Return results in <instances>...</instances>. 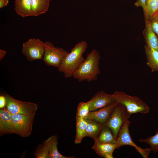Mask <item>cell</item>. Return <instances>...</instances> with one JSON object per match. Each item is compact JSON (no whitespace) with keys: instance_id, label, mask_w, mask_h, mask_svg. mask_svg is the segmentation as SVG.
Instances as JSON below:
<instances>
[{"instance_id":"cell-1","label":"cell","mask_w":158,"mask_h":158,"mask_svg":"<svg viewBox=\"0 0 158 158\" xmlns=\"http://www.w3.org/2000/svg\"><path fill=\"white\" fill-rule=\"evenodd\" d=\"M87 47L86 41L78 42L75 44L62 61L58 70L59 71L63 74L65 78L73 77L74 72L84 61L85 59L83 54Z\"/></svg>"},{"instance_id":"cell-2","label":"cell","mask_w":158,"mask_h":158,"mask_svg":"<svg viewBox=\"0 0 158 158\" xmlns=\"http://www.w3.org/2000/svg\"><path fill=\"white\" fill-rule=\"evenodd\" d=\"M100 58L99 52L95 49H92L87 54L86 59L74 72L73 77L79 82L97 80L100 73L99 64Z\"/></svg>"},{"instance_id":"cell-3","label":"cell","mask_w":158,"mask_h":158,"mask_svg":"<svg viewBox=\"0 0 158 158\" xmlns=\"http://www.w3.org/2000/svg\"><path fill=\"white\" fill-rule=\"evenodd\" d=\"M112 95L116 102L124 105L131 114L138 113L146 114L149 112V106L139 97L122 91H115Z\"/></svg>"},{"instance_id":"cell-4","label":"cell","mask_w":158,"mask_h":158,"mask_svg":"<svg viewBox=\"0 0 158 158\" xmlns=\"http://www.w3.org/2000/svg\"><path fill=\"white\" fill-rule=\"evenodd\" d=\"M131 115L124 105L117 102L105 125L110 129L116 139L122 126L126 121L128 120Z\"/></svg>"},{"instance_id":"cell-5","label":"cell","mask_w":158,"mask_h":158,"mask_svg":"<svg viewBox=\"0 0 158 158\" xmlns=\"http://www.w3.org/2000/svg\"><path fill=\"white\" fill-rule=\"evenodd\" d=\"M130 124V122L128 120L123 124L121 127L116 139V149H119L124 145H130L134 147L143 158H148L152 151L151 149L142 148L133 142L129 130V127Z\"/></svg>"},{"instance_id":"cell-6","label":"cell","mask_w":158,"mask_h":158,"mask_svg":"<svg viewBox=\"0 0 158 158\" xmlns=\"http://www.w3.org/2000/svg\"><path fill=\"white\" fill-rule=\"evenodd\" d=\"M5 96L6 99V108L12 114H35L38 107L36 104L19 100L6 93Z\"/></svg>"},{"instance_id":"cell-7","label":"cell","mask_w":158,"mask_h":158,"mask_svg":"<svg viewBox=\"0 0 158 158\" xmlns=\"http://www.w3.org/2000/svg\"><path fill=\"white\" fill-rule=\"evenodd\" d=\"M43 60L47 66L58 67L69 52L61 48L55 47L49 41L44 42Z\"/></svg>"},{"instance_id":"cell-8","label":"cell","mask_w":158,"mask_h":158,"mask_svg":"<svg viewBox=\"0 0 158 158\" xmlns=\"http://www.w3.org/2000/svg\"><path fill=\"white\" fill-rule=\"evenodd\" d=\"M45 49L44 43L39 38L30 39L23 43L22 52L28 61L43 60Z\"/></svg>"},{"instance_id":"cell-9","label":"cell","mask_w":158,"mask_h":158,"mask_svg":"<svg viewBox=\"0 0 158 158\" xmlns=\"http://www.w3.org/2000/svg\"><path fill=\"white\" fill-rule=\"evenodd\" d=\"M35 115L12 114L14 126L13 133L22 137L29 136L32 132Z\"/></svg>"},{"instance_id":"cell-10","label":"cell","mask_w":158,"mask_h":158,"mask_svg":"<svg viewBox=\"0 0 158 158\" xmlns=\"http://www.w3.org/2000/svg\"><path fill=\"white\" fill-rule=\"evenodd\" d=\"M116 102L112 94H107L103 91L97 92L87 102L90 111L96 110Z\"/></svg>"},{"instance_id":"cell-11","label":"cell","mask_w":158,"mask_h":158,"mask_svg":"<svg viewBox=\"0 0 158 158\" xmlns=\"http://www.w3.org/2000/svg\"><path fill=\"white\" fill-rule=\"evenodd\" d=\"M116 103V102L96 110L90 111L84 118L92 119L104 125L109 119Z\"/></svg>"},{"instance_id":"cell-12","label":"cell","mask_w":158,"mask_h":158,"mask_svg":"<svg viewBox=\"0 0 158 158\" xmlns=\"http://www.w3.org/2000/svg\"><path fill=\"white\" fill-rule=\"evenodd\" d=\"M14 129L12 114L7 108L1 109L0 110V134L14 133Z\"/></svg>"},{"instance_id":"cell-13","label":"cell","mask_w":158,"mask_h":158,"mask_svg":"<svg viewBox=\"0 0 158 158\" xmlns=\"http://www.w3.org/2000/svg\"><path fill=\"white\" fill-rule=\"evenodd\" d=\"M145 27L143 31L146 46L158 50V38L152 29L148 21L145 19Z\"/></svg>"},{"instance_id":"cell-14","label":"cell","mask_w":158,"mask_h":158,"mask_svg":"<svg viewBox=\"0 0 158 158\" xmlns=\"http://www.w3.org/2000/svg\"><path fill=\"white\" fill-rule=\"evenodd\" d=\"M48 148L49 150L48 158H73L74 156L66 157L61 154L58 151L57 145L58 138L57 135H51L43 143Z\"/></svg>"},{"instance_id":"cell-15","label":"cell","mask_w":158,"mask_h":158,"mask_svg":"<svg viewBox=\"0 0 158 158\" xmlns=\"http://www.w3.org/2000/svg\"><path fill=\"white\" fill-rule=\"evenodd\" d=\"M116 143H98L95 142L92 147L95 152L101 157L113 158V153L116 149Z\"/></svg>"},{"instance_id":"cell-16","label":"cell","mask_w":158,"mask_h":158,"mask_svg":"<svg viewBox=\"0 0 158 158\" xmlns=\"http://www.w3.org/2000/svg\"><path fill=\"white\" fill-rule=\"evenodd\" d=\"M14 9L16 13L23 17L33 16L31 0H15Z\"/></svg>"},{"instance_id":"cell-17","label":"cell","mask_w":158,"mask_h":158,"mask_svg":"<svg viewBox=\"0 0 158 158\" xmlns=\"http://www.w3.org/2000/svg\"><path fill=\"white\" fill-rule=\"evenodd\" d=\"M147 64L152 72H158V50L144 46Z\"/></svg>"},{"instance_id":"cell-18","label":"cell","mask_w":158,"mask_h":158,"mask_svg":"<svg viewBox=\"0 0 158 158\" xmlns=\"http://www.w3.org/2000/svg\"><path fill=\"white\" fill-rule=\"evenodd\" d=\"M98 143H116L115 138L110 129L107 126L103 125L99 135L94 140Z\"/></svg>"},{"instance_id":"cell-19","label":"cell","mask_w":158,"mask_h":158,"mask_svg":"<svg viewBox=\"0 0 158 158\" xmlns=\"http://www.w3.org/2000/svg\"><path fill=\"white\" fill-rule=\"evenodd\" d=\"M85 119L86 121L87 124L84 137H90L94 140L99 135L103 125L92 119Z\"/></svg>"},{"instance_id":"cell-20","label":"cell","mask_w":158,"mask_h":158,"mask_svg":"<svg viewBox=\"0 0 158 158\" xmlns=\"http://www.w3.org/2000/svg\"><path fill=\"white\" fill-rule=\"evenodd\" d=\"M50 0H31L32 12L37 16L45 13L48 10Z\"/></svg>"},{"instance_id":"cell-21","label":"cell","mask_w":158,"mask_h":158,"mask_svg":"<svg viewBox=\"0 0 158 158\" xmlns=\"http://www.w3.org/2000/svg\"><path fill=\"white\" fill-rule=\"evenodd\" d=\"M76 135L74 142L76 144L80 143L84 137V135L87 126V123L83 118L76 117Z\"/></svg>"},{"instance_id":"cell-22","label":"cell","mask_w":158,"mask_h":158,"mask_svg":"<svg viewBox=\"0 0 158 158\" xmlns=\"http://www.w3.org/2000/svg\"><path fill=\"white\" fill-rule=\"evenodd\" d=\"M158 14V0H147L146 10L144 14L145 19H148Z\"/></svg>"},{"instance_id":"cell-23","label":"cell","mask_w":158,"mask_h":158,"mask_svg":"<svg viewBox=\"0 0 158 158\" xmlns=\"http://www.w3.org/2000/svg\"><path fill=\"white\" fill-rule=\"evenodd\" d=\"M140 142L146 143L149 144L153 153L158 152V130L154 135H150L145 139L141 138L138 140Z\"/></svg>"},{"instance_id":"cell-24","label":"cell","mask_w":158,"mask_h":158,"mask_svg":"<svg viewBox=\"0 0 158 158\" xmlns=\"http://www.w3.org/2000/svg\"><path fill=\"white\" fill-rule=\"evenodd\" d=\"M90 112L89 105L87 102H80L78 104L76 117L84 118Z\"/></svg>"},{"instance_id":"cell-25","label":"cell","mask_w":158,"mask_h":158,"mask_svg":"<svg viewBox=\"0 0 158 158\" xmlns=\"http://www.w3.org/2000/svg\"><path fill=\"white\" fill-rule=\"evenodd\" d=\"M49 153L47 147L43 143L38 146L35 152V156L37 158H48Z\"/></svg>"},{"instance_id":"cell-26","label":"cell","mask_w":158,"mask_h":158,"mask_svg":"<svg viewBox=\"0 0 158 158\" xmlns=\"http://www.w3.org/2000/svg\"><path fill=\"white\" fill-rule=\"evenodd\" d=\"M146 20L148 21L152 29L158 38V14Z\"/></svg>"},{"instance_id":"cell-27","label":"cell","mask_w":158,"mask_h":158,"mask_svg":"<svg viewBox=\"0 0 158 158\" xmlns=\"http://www.w3.org/2000/svg\"><path fill=\"white\" fill-rule=\"evenodd\" d=\"M146 1L147 0H137L134 4L136 6H141L142 8L144 14L145 12Z\"/></svg>"},{"instance_id":"cell-28","label":"cell","mask_w":158,"mask_h":158,"mask_svg":"<svg viewBox=\"0 0 158 158\" xmlns=\"http://www.w3.org/2000/svg\"><path fill=\"white\" fill-rule=\"evenodd\" d=\"M6 105V99L5 95L0 96V108H3Z\"/></svg>"},{"instance_id":"cell-29","label":"cell","mask_w":158,"mask_h":158,"mask_svg":"<svg viewBox=\"0 0 158 158\" xmlns=\"http://www.w3.org/2000/svg\"><path fill=\"white\" fill-rule=\"evenodd\" d=\"M8 0H0V8L6 6L8 3Z\"/></svg>"},{"instance_id":"cell-30","label":"cell","mask_w":158,"mask_h":158,"mask_svg":"<svg viewBox=\"0 0 158 158\" xmlns=\"http://www.w3.org/2000/svg\"><path fill=\"white\" fill-rule=\"evenodd\" d=\"M6 51L2 49L0 50V60L1 61L4 57Z\"/></svg>"}]
</instances>
